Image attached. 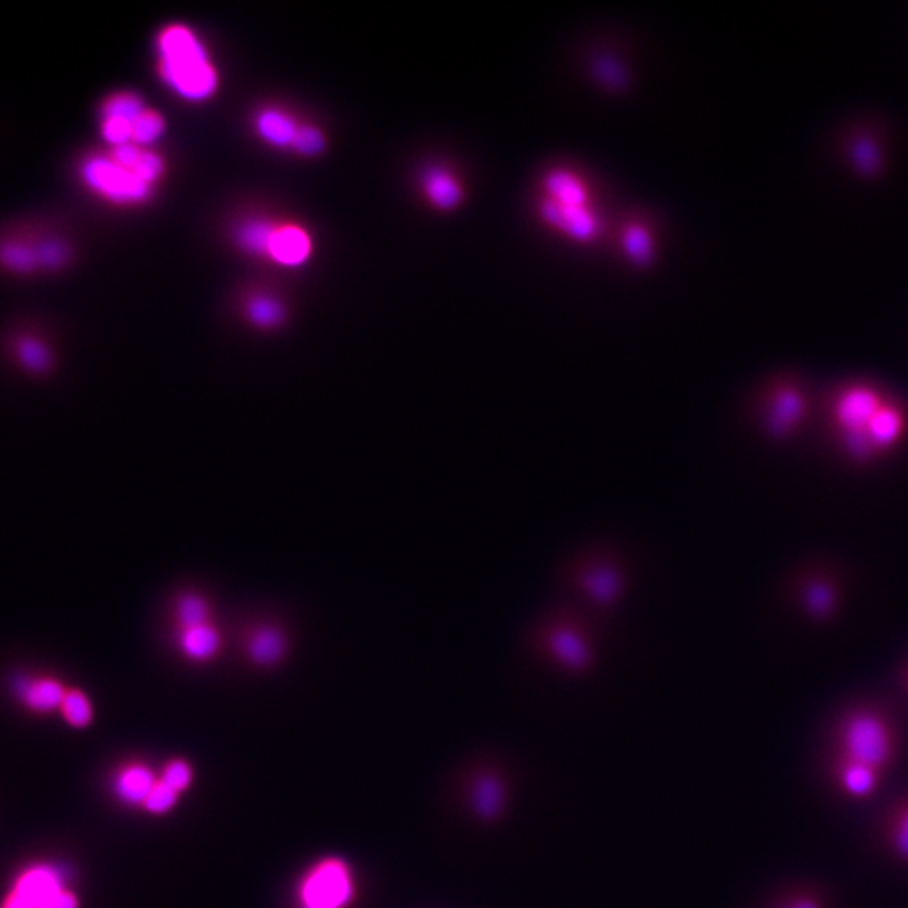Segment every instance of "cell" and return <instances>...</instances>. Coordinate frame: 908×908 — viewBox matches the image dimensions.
Returning <instances> with one entry per match:
<instances>
[{
  "label": "cell",
  "instance_id": "9c48e42d",
  "mask_svg": "<svg viewBox=\"0 0 908 908\" xmlns=\"http://www.w3.org/2000/svg\"><path fill=\"white\" fill-rule=\"evenodd\" d=\"M806 406L808 402L798 386L779 382L769 387L766 396L762 397V428L772 438H787L806 416Z\"/></svg>",
  "mask_w": 908,
  "mask_h": 908
},
{
  "label": "cell",
  "instance_id": "484cf974",
  "mask_svg": "<svg viewBox=\"0 0 908 908\" xmlns=\"http://www.w3.org/2000/svg\"><path fill=\"white\" fill-rule=\"evenodd\" d=\"M145 110L147 108H145L142 98L137 93L118 91V93H113V95L103 100L100 117L123 118V120L133 123Z\"/></svg>",
  "mask_w": 908,
  "mask_h": 908
},
{
  "label": "cell",
  "instance_id": "ac0fdd59",
  "mask_svg": "<svg viewBox=\"0 0 908 908\" xmlns=\"http://www.w3.org/2000/svg\"><path fill=\"white\" fill-rule=\"evenodd\" d=\"M154 772L142 764H132L118 772L113 782V791L117 798L130 806H143L150 792L157 786Z\"/></svg>",
  "mask_w": 908,
  "mask_h": 908
},
{
  "label": "cell",
  "instance_id": "7402d4cb",
  "mask_svg": "<svg viewBox=\"0 0 908 908\" xmlns=\"http://www.w3.org/2000/svg\"><path fill=\"white\" fill-rule=\"evenodd\" d=\"M275 226L276 222L270 221V219H259V217L248 219L243 224H239L236 229V243L246 253L264 258Z\"/></svg>",
  "mask_w": 908,
  "mask_h": 908
},
{
  "label": "cell",
  "instance_id": "e0dca14e",
  "mask_svg": "<svg viewBox=\"0 0 908 908\" xmlns=\"http://www.w3.org/2000/svg\"><path fill=\"white\" fill-rule=\"evenodd\" d=\"M246 651L256 665L275 666L288 653V638L280 628L264 624L249 634Z\"/></svg>",
  "mask_w": 908,
  "mask_h": 908
},
{
  "label": "cell",
  "instance_id": "4316f807",
  "mask_svg": "<svg viewBox=\"0 0 908 908\" xmlns=\"http://www.w3.org/2000/svg\"><path fill=\"white\" fill-rule=\"evenodd\" d=\"M59 712L74 729H86L91 724L93 713H95L90 698L86 697L85 692H81L78 688L66 692Z\"/></svg>",
  "mask_w": 908,
  "mask_h": 908
},
{
  "label": "cell",
  "instance_id": "4fadbf2b",
  "mask_svg": "<svg viewBox=\"0 0 908 908\" xmlns=\"http://www.w3.org/2000/svg\"><path fill=\"white\" fill-rule=\"evenodd\" d=\"M542 217L577 241H589L596 234L597 222L587 206H567L545 199Z\"/></svg>",
  "mask_w": 908,
  "mask_h": 908
},
{
  "label": "cell",
  "instance_id": "3957f363",
  "mask_svg": "<svg viewBox=\"0 0 908 908\" xmlns=\"http://www.w3.org/2000/svg\"><path fill=\"white\" fill-rule=\"evenodd\" d=\"M157 69L172 93L189 103H204L221 85L206 44L192 27L169 24L157 36Z\"/></svg>",
  "mask_w": 908,
  "mask_h": 908
},
{
  "label": "cell",
  "instance_id": "5bb4252c",
  "mask_svg": "<svg viewBox=\"0 0 908 908\" xmlns=\"http://www.w3.org/2000/svg\"><path fill=\"white\" fill-rule=\"evenodd\" d=\"M16 688L22 703L36 713L59 710L66 697V692H68L61 681L51 678V676L24 678L17 683Z\"/></svg>",
  "mask_w": 908,
  "mask_h": 908
},
{
  "label": "cell",
  "instance_id": "e575fe53",
  "mask_svg": "<svg viewBox=\"0 0 908 908\" xmlns=\"http://www.w3.org/2000/svg\"><path fill=\"white\" fill-rule=\"evenodd\" d=\"M897 846L898 850L902 851L903 855L908 858V814L903 819L902 824H900V828H898Z\"/></svg>",
  "mask_w": 908,
  "mask_h": 908
},
{
  "label": "cell",
  "instance_id": "83f0119b",
  "mask_svg": "<svg viewBox=\"0 0 908 908\" xmlns=\"http://www.w3.org/2000/svg\"><path fill=\"white\" fill-rule=\"evenodd\" d=\"M167 130L165 118L154 110H145L142 115L133 122L132 143L138 147H152L155 142H159L164 137Z\"/></svg>",
  "mask_w": 908,
  "mask_h": 908
},
{
  "label": "cell",
  "instance_id": "5b68a950",
  "mask_svg": "<svg viewBox=\"0 0 908 908\" xmlns=\"http://www.w3.org/2000/svg\"><path fill=\"white\" fill-rule=\"evenodd\" d=\"M86 189L115 206H138L150 201L154 187L135 172L118 164L110 154L90 155L80 165Z\"/></svg>",
  "mask_w": 908,
  "mask_h": 908
},
{
  "label": "cell",
  "instance_id": "603a6c76",
  "mask_svg": "<svg viewBox=\"0 0 908 908\" xmlns=\"http://www.w3.org/2000/svg\"><path fill=\"white\" fill-rule=\"evenodd\" d=\"M211 621V606L206 597L196 592H185L175 602L177 629L192 628Z\"/></svg>",
  "mask_w": 908,
  "mask_h": 908
},
{
  "label": "cell",
  "instance_id": "7c38bea8",
  "mask_svg": "<svg viewBox=\"0 0 908 908\" xmlns=\"http://www.w3.org/2000/svg\"><path fill=\"white\" fill-rule=\"evenodd\" d=\"M313 241L307 229L296 224H278L271 233L264 258L283 268H300L312 258Z\"/></svg>",
  "mask_w": 908,
  "mask_h": 908
},
{
  "label": "cell",
  "instance_id": "7a4b0ae2",
  "mask_svg": "<svg viewBox=\"0 0 908 908\" xmlns=\"http://www.w3.org/2000/svg\"><path fill=\"white\" fill-rule=\"evenodd\" d=\"M557 582L571 604L594 618L608 616L623 604L629 589L626 560L606 545L577 550L560 564Z\"/></svg>",
  "mask_w": 908,
  "mask_h": 908
},
{
  "label": "cell",
  "instance_id": "8992f818",
  "mask_svg": "<svg viewBox=\"0 0 908 908\" xmlns=\"http://www.w3.org/2000/svg\"><path fill=\"white\" fill-rule=\"evenodd\" d=\"M69 259L71 249L63 239L26 234L0 239V268L14 275L61 270Z\"/></svg>",
  "mask_w": 908,
  "mask_h": 908
},
{
  "label": "cell",
  "instance_id": "9a60e30c",
  "mask_svg": "<svg viewBox=\"0 0 908 908\" xmlns=\"http://www.w3.org/2000/svg\"><path fill=\"white\" fill-rule=\"evenodd\" d=\"M846 157L856 174L866 179L882 174L885 157L882 142L872 132H855L846 143Z\"/></svg>",
  "mask_w": 908,
  "mask_h": 908
},
{
  "label": "cell",
  "instance_id": "d6986e66",
  "mask_svg": "<svg viewBox=\"0 0 908 908\" xmlns=\"http://www.w3.org/2000/svg\"><path fill=\"white\" fill-rule=\"evenodd\" d=\"M256 132L264 143L271 147L291 148L295 142L300 125L286 111L278 108H266L259 111L256 117Z\"/></svg>",
  "mask_w": 908,
  "mask_h": 908
},
{
  "label": "cell",
  "instance_id": "cb8c5ba5",
  "mask_svg": "<svg viewBox=\"0 0 908 908\" xmlns=\"http://www.w3.org/2000/svg\"><path fill=\"white\" fill-rule=\"evenodd\" d=\"M249 323L258 328H276L285 320V307L270 295H256L246 305Z\"/></svg>",
  "mask_w": 908,
  "mask_h": 908
},
{
  "label": "cell",
  "instance_id": "d590c367",
  "mask_svg": "<svg viewBox=\"0 0 908 908\" xmlns=\"http://www.w3.org/2000/svg\"><path fill=\"white\" fill-rule=\"evenodd\" d=\"M0 908H32V907H31V905H29V903L24 902V900H22V898L19 897V895H16V893L12 892V890H11V892L7 893L6 898H4V900H2V903H0Z\"/></svg>",
  "mask_w": 908,
  "mask_h": 908
},
{
  "label": "cell",
  "instance_id": "8d00e7d4",
  "mask_svg": "<svg viewBox=\"0 0 908 908\" xmlns=\"http://www.w3.org/2000/svg\"><path fill=\"white\" fill-rule=\"evenodd\" d=\"M787 908H818V905H816V903L809 902V900H803V902L794 903V905H791V907Z\"/></svg>",
  "mask_w": 908,
  "mask_h": 908
},
{
  "label": "cell",
  "instance_id": "44dd1931",
  "mask_svg": "<svg viewBox=\"0 0 908 908\" xmlns=\"http://www.w3.org/2000/svg\"><path fill=\"white\" fill-rule=\"evenodd\" d=\"M545 191L550 201L567 206H587L586 185L564 170H554L545 177Z\"/></svg>",
  "mask_w": 908,
  "mask_h": 908
},
{
  "label": "cell",
  "instance_id": "836d02e7",
  "mask_svg": "<svg viewBox=\"0 0 908 908\" xmlns=\"http://www.w3.org/2000/svg\"><path fill=\"white\" fill-rule=\"evenodd\" d=\"M873 772L870 767L855 764L845 772V786L848 791L856 796H865L873 789Z\"/></svg>",
  "mask_w": 908,
  "mask_h": 908
},
{
  "label": "cell",
  "instance_id": "4dcf8cb0",
  "mask_svg": "<svg viewBox=\"0 0 908 908\" xmlns=\"http://www.w3.org/2000/svg\"><path fill=\"white\" fill-rule=\"evenodd\" d=\"M325 145H327L325 137H323V133L318 128L310 127V125H300L291 148L295 150L296 154L305 155V157H315V155L322 154L323 150H325Z\"/></svg>",
  "mask_w": 908,
  "mask_h": 908
},
{
  "label": "cell",
  "instance_id": "ba28073f",
  "mask_svg": "<svg viewBox=\"0 0 908 908\" xmlns=\"http://www.w3.org/2000/svg\"><path fill=\"white\" fill-rule=\"evenodd\" d=\"M352 898V873L347 863L338 858L320 861L301 882V908H344Z\"/></svg>",
  "mask_w": 908,
  "mask_h": 908
},
{
  "label": "cell",
  "instance_id": "8fae6325",
  "mask_svg": "<svg viewBox=\"0 0 908 908\" xmlns=\"http://www.w3.org/2000/svg\"><path fill=\"white\" fill-rule=\"evenodd\" d=\"M11 890L32 908H48L68 888L59 870L39 863L19 873Z\"/></svg>",
  "mask_w": 908,
  "mask_h": 908
},
{
  "label": "cell",
  "instance_id": "f1b7e54d",
  "mask_svg": "<svg viewBox=\"0 0 908 908\" xmlns=\"http://www.w3.org/2000/svg\"><path fill=\"white\" fill-rule=\"evenodd\" d=\"M624 249L634 263L646 266L653 261V243L648 229L641 224H631L624 231Z\"/></svg>",
  "mask_w": 908,
  "mask_h": 908
},
{
  "label": "cell",
  "instance_id": "d4e9b609",
  "mask_svg": "<svg viewBox=\"0 0 908 908\" xmlns=\"http://www.w3.org/2000/svg\"><path fill=\"white\" fill-rule=\"evenodd\" d=\"M17 360L32 374H44L53 365V355L48 345L32 337H22L16 344Z\"/></svg>",
  "mask_w": 908,
  "mask_h": 908
},
{
  "label": "cell",
  "instance_id": "52a82bcc",
  "mask_svg": "<svg viewBox=\"0 0 908 908\" xmlns=\"http://www.w3.org/2000/svg\"><path fill=\"white\" fill-rule=\"evenodd\" d=\"M466 806L476 823L493 828L507 818L510 782L505 771L490 762H480L465 781Z\"/></svg>",
  "mask_w": 908,
  "mask_h": 908
},
{
  "label": "cell",
  "instance_id": "6da1fadb",
  "mask_svg": "<svg viewBox=\"0 0 908 908\" xmlns=\"http://www.w3.org/2000/svg\"><path fill=\"white\" fill-rule=\"evenodd\" d=\"M523 645L559 673L581 678L594 671L599 658L596 618L574 604L554 606L532 619Z\"/></svg>",
  "mask_w": 908,
  "mask_h": 908
},
{
  "label": "cell",
  "instance_id": "2e32d148",
  "mask_svg": "<svg viewBox=\"0 0 908 908\" xmlns=\"http://www.w3.org/2000/svg\"><path fill=\"white\" fill-rule=\"evenodd\" d=\"M177 646L187 660L204 663L216 658L222 648V636L219 629L209 623L177 629Z\"/></svg>",
  "mask_w": 908,
  "mask_h": 908
},
{
  "label": "cell",
  "instance_id": "f546056e",
  "mask_svg": "<svg viewBox=\"0 0 908 908\" xmlns=\"http://www.w3.org/2000/svg\"><path fill=\"white\" fill-rule=\"evenodd\" d=\"M835 597V589L829 586L828 582H809L804 589L806 608L816 618H824L831 613V609L835 608Z\"/></svg>",
  "mask_w": 908,
  "mask_h": 908
},
{
  "label": "cell",
  "instance_id": "1f68e13d",
  "mask_svg": "<svg viewBox=\"0 0 908 908\" xmlns=\"http://www.w3.org/2000/svg\"><path fill=\"white\" fill-rule=\"evenodd\" d=\"M177 799H179V792H175L172 787L159 781L154 787V791L150 792L147 801L143 803V808L152 814L169 813L170 809L177 804Z\"/></svg>",
  "mask_w": 908,
  "mask_h": 908
},
{
  "label": "cell",
  "instance_id": "277c9868",
  "mask_svg": "<svg viewBox=\"0 0 908 908\" xmlns=\"http://www.w3.org/2000/svg\"><path fill=\"white\" fill-rule=\"evenodd\" d=\"M888 397L870 384H850L843 387L831 406V416L841 434V444L855 460H868L875 456L870 444L873 419Z\"/></svg>",
  "mask_w": 908,
  "mask_h": 908
},
{
  "label": "cell",
  "instance_id": "ffe728a7",
  "mask_svg": "<svg viewBox=\"0 0 908 908\" xmlns=\"http://www.w3.org/2000/svg\"><path fill=\"white\" fill-rule=\"evenodd\" d=\"M423 189L426 199L444 211L453 209L463 201V189L458 180L441 167H433L424 172Z\"/></svg>",
  "mask_w": 908,
  "mask_h": 908
},
{
  "label": "cell",
  "instance_id": "30bf717a",
  "mask_svg": "<svg viewBox=\"0 0 908 908\" xmlns=\"http://www.w3.org/2000/svg\"><path fill=\"white\" fill-rule=\"evenodd\" d=\"M845 744L856 764L861 766L872 769L887 759V730L877 717L868 713L856 715L846 724Z\"/></svg>",
  "mask_w": 908,
  "mask_h": 908
},
{
  "label": "cell",
  "instance_id": "d6a6232c",
  "mask_svg": "<svg viewBox=\"0 0 908 908\" xmlns=\"http://www.w3.org/2000/svg\"><path fill=\"white\" fill-rule=\"evenodd\" d=\"M192 777H194V772H192V767L187 762L172 761L165 767L164 776H162L160 781L180 794V792H184L187 787L191 786Z\"/></svg>",
  "mask_w": 908,
  "mask_h": 908
}]
</instances>
